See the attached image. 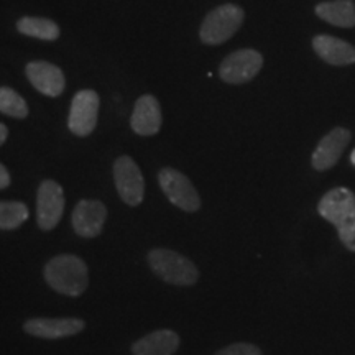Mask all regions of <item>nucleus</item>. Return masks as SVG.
Returning a JSON list of instances; mask_svg holds the SVG:
<instances>
[{
	"mask_svg": "<svg viewBox=\"0 0 355 355\" xmlns=\"http://www.w3.org/2000/svg\"><path fill=\"white\" fill-rule=\"evenodd\" d=\"M318 212L337 229L340 242L355 254V196L347 188H334L319 201Z\"/></svg>",
	"mask_w": 355,
	"mask_h": 355,
	"instance_id": "nucleus-1",
	"label": "nucleus"
},
{
	"mask_svg": "<svg viewBox=\"0 0 355 355\" xmlns=\"http://www.w3.org/2000/svg\"><path fill=\"white\" fill-rule=\"evenodd\" d=\"M44 279L53 290L66 296H79L89 283L87 265L76 255H60L44 266Z\"/></svg>",
	"mask_w": 355,
	"mask_h": 355,
	"instance_id": "nucleus-2",
	"label": "nucleus"
},
{
	"mask_svg": "<svg viewBox=\"0 0 355 355\" xmlns=\"http://www.w3.org/2000/svg\"><path fill=\"white\" fill-rule=\"evenodd\" d=\"M148 263L153 272L170 285L193 286L199 278L193 261L168 248H153L148 254Z\"/></svg>",
	"mask_w": 355,
	"mask_h": 355,
	"instance_id": "nucleus-3",
	"label": "nucleus"
},
{
	"mask_svg": "<svg viewBox=\"0 0 355 355\" xmlns=\"http://www.w3.org/2000/svg\"><path fill=\"white\" fill-rule=\"evenodd\" d=\"M243 21V10L241 7L220 6L206 17L201 26V40L207 44H220L237 32Z\"/></svg>",
	"mask_w": 355,
	"mask_h": 355,
	"instance_id": "nucleus-4",
	"label": "nucleus"
},
{
	"mask_svg": "<svg viewBox=\"0 0 355 355\" xmlns=\"http://www.w3.org/2000/svg\"><path fill=\"white\" fill-rule=\"evenodd\" d=\"M158 183L166 198L180 209L196 212L201 207V199H199L196 188L183 173L173 170V168H165V170L159 171Z\"/></svg>",
	"mask_w": 355,
	"mask_h": 355,
	"instance_id": "nucleus-5",
	"label": "nucleus"
},
{
	"mask_svg": "<svg viewBox=\"0 0 355 355\" xmlns=\"http://www.w3.org/2000/svg\"><path fill=\"white\" fill-rule=\"evenodd\" d=\"M114 180L122 201L128 206H139L144 201L145 183L139 165L130 157H121L114 163Z\"/></svg>",
	"mask_w": 355,
	"mask_h": 355,
	"instance_id": "nucleus-6",
	"label": "nucleus"
},
{
	"mask_svg": "<svg viewBox=\"0 0 355 355\" xmlns=\"http://www.w3.org/2000/svg\"><path fill=\"white\" fill-rule=\"evenodd\" d=\"M64 211V193L56 181L46 180L40 184L37 198V220L40 229L51 230L61 220Z\"/></svg>",
	"mask_w": 355,
	"mask_h": 355,
	"instance_id": "nucleus-7",
	"label": "nucleus"
},
{
	"mask_svg": "<svg viewBox=\"0 0 355 355\" xmlns=\"http://www.w3.org/2000/svg\"><path fill=\"white\" fill-rule=\"evenodd\" d=\"M99 114V96L87 89L74 96L69 110V130L78 137H87L94 132Z\"/></svg>",
	"mask_w": 355,
	"mask_h": 355,
	"instance_id": "nucleus-8",
	"label": "nucleus"
},
{
	"mask_svg": "<svg viewBox=\"0 0 355 355\" xmlns=\"http://www.w3.org/2000/svg\"><path fill=\"white\" fill-rule=\"evenodd\" d=\"M263 64V58L255 50H241L222 61L219 74L225 83L242 84L254 79Z\"/></svg>",
	"mask_w": 355,
	"mask_h": 355,
	"instance_id": "nucleus-9",
	"label": "nucleus"
},
{
	"mask_svg": "<svg viewBox=\"0 0 355 355\" xmlns=\"http://www.w3.org/2000/svg\"><path fill=\"white\" fill-rule=\"evenodd\" d=\"M86 322L78 318H33L24 324L26 334L42 339H61L79 334Z\"/></svg>",
	"mask_w": 355,
	"mask_h": 355,
	"instance_id": "nucleus-10",
	"label": "nucleus"
},
{
	"mask_svg": "<svg viewBox=\"0 0 355 355\" xmlns=\"http://www.w3.org/2000/svg\"><path fill=\"white\" fill-rule=\"evenodd\" d=\"M107 209L101 201L83 199L73 212V227L79 237L94 239L102 232Z\"/></svg>",
	"mask_w": 355,
	"mask_h": 355,
	"instance_id": "nucleus-11",
	"label": "nucleus"
},
{
	"mask_svg": "<svg viewBox=\"0 0 355 355\" xmlns=\"http://www.w3.org/2000/svg\"><path fill=\"white\" fill-rule=\"evenodd\" d=\"M350 141V132L347 128L337 127L327 133L324 139L319 141L318 148L313 153V166L318 171L329 170L339 162L340 155L344 153L345 146Z\"/></svg>",
	"mask_w": 355,
	"mask_h": 355,
	"instance_id": "nucleus-12",
	"label": "nucleus"
},
{
	"mask_svg": "<svg viewBox=\"0 0 355 355\" xmlns=\"http://www.w3.org/2000/svg\"><path fill=\"white\" fill-rule=\"evenodd\" d=\"M26 78L43 94L56 97L64 89V76L60 68L46 61H33L26 66Z\"/></svg>",
	"mask_w": 355,
	"mask_h": 355,
	"instance_id": "nucleus-13",
	"label": "nucleus"
},
{
	"mask_svg": "<svg viewBox=\"0 0 355 355\" xmlns=\"http://www.w3.org/2000/svg\"><path fill=\"white\" fill-rule=\"evenodd\" d=\"M132 128L139 135L148 137L158 133L162 127V109L153 96H141L132 114Z\"/></svg>",
	"mask_w": 355,
	"mask_h": 355,
	"instance_id": "nucleus-14",
	"label": "nucleus"
},
{
	"mask_svg": "<svg viewBox=\"0 0 355 355\" xmlns=\"http://www.w3.org/2000/svg\"><path fill=\"white\" fill-rule=\"evenodd\" d=\"M180 347V336L171 329H159L150 332L133 343V355H173Z\"/></svg>",
	"mask_w": 355,
	"mask_h": 355,
	"instance_id": "nucleus-15",
	"label": "nucleus"
},
{
	"mask_svg": "<svg viewBox=\"0 0 355 355\" xmlns=\"http://www.w3.org/2000/svg\"><path fill=\"white\" fill-rule=\"evenodd\" d=\"M313 46L314 51L329 64L345 66L355 63V48L340 38L319 35L313 40Z\"/></svg>",
	"mask_w": 355,
	"mask_h": 355,
	"instance_id": "nucleus-16",
	"label": "nucleus"
},
{
	"mask_svg": "<svg viewBox=\"0 0 355 355\" xmlns=\"http://www.w3.org/2000/svg\"><path fill=\"white\" fill-rule=\"evenodd\" d=\"M316 13L319 19L336 26L350 28L355 25V6L352 0H334V2L319 3Z\"/></svg>",
	"mask_w": 355,
	"mask_h": 355,
	"instance_id": "nucleus-17",
	"label": "nucleus"
},
{
	"mask_svg": "<svg viewBox=\"0 0 355 355\" xmlns=\"http://www.w3.org/2000/svg\"><path fill=\"white\" fill-rule=\"evenodd\" d=\"M19 32L40 40H56L60 37V28L55 21L48 19H40V17H25L19 21Z\"/></svg>",
	"mask_w": 355,
	"mask_h": 355,
	"instance_id": "nucleus-18",
	"label": "nucleus"
},
{
	"mask_svg": "<svg viewBox=\"0 0 355 355\" xmlns=\"http://www.w3.org/2000/svg\"><path fill=\"white\" fill-rule=\"evenodd\" d=\"M28 219V207L24 202H0V229L13 230Z\"/></svg>",
	"mask_w": 355,
	"mask_h": 355,
	"instance_id": "nucleus-19",
	"label": "nucleus"
},
{
	"mask_svg": "<svg viewBox=\"0 0 355 355\" xmlns=\"http://www.w3.org/2000/svg\"><path fill=\"white\" fill-rule=\"evenodd\" d=\"M0 112L15 119H25L28 115L26 102L10 87H0Z\"/></svg>",
	"mask_w": 355,
	"mask_h": 355,
	"instance_id": "nucleus-20",
	"label": "nucleus"
},
{
	"mask_svg": "<svg viewBox=\"0 0 355 355\" xmlns=\"http://www.w3.org/2000/svg\"><path fill=\"white\" fill-rule=\"evenodd\" d=\"M216 355H261V350L254 344L237 343L227 345V347L219 350Z\"/></svg>",
	"mask_w": 355,
	"mask_h": 355,
	"instance_id": "nucleus-21",
	"label": "nucleus"
},
{
	"mask_svg": "<svg viewBox=\"0 0 355 355\" xmlns=\"http://www.w3.org/2000/svg\"><path fill=\"white\" fill-rule=\"evenodd\" d=\"M10 184V175H8L7 168L0 163V189H6Z\"/></svg>",
	"mask_w": 355,
	"mask_h": 355,
	"instance_id": "nucleus-22",
	"label": "nucleus"
},
{
	"mask_svg": "<svg viewBox=\"0 0 355 355\" xmlns=\"http://www.w3.org/2000/svg\"><path fill=\"white\" fill-rule=\"evenodd\" d=\"M7 137H8V130H7V127L3 125V123H0V145H2L3 141L7 140Z\"/></svg>",
	"mask_w": 355,
	"mask_h": 355,
	"instance_id": "nucleus-23",
	"label": "nucleus"
},
{
	"mask_svg": "<svg viewBox=\"0 0 355 355\" xmlns=\"http://www.w3.org/2000/svg\"><path fill=\"white\" fill-rule=\"evenodd\" d=\"M350 162H352L354 165H355V150L352 152V155H350Z\"/></svg>",
	"mask_w": 355,
	"mask_h": 355,
	"instance_id": "nucleus-24",
	"label": "nucleus"
}]
</instances>
